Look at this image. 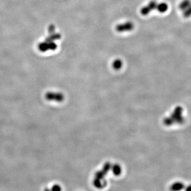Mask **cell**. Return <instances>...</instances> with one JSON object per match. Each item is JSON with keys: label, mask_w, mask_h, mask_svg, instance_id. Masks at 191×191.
<instances>
[{"label": "cell", "mask_w": 191, "mask_h": 191, "mask_svg": "<svg viewBox=\"0 0 191 191\" xmlns=\"http://www.w3.org/2000/svg\"><path fill=\"white\" fill-rule=\"evenodd\" d=\"M179 9L184 17H191V0H182L179 5Z\"/></svg>", "instance_id": "cell-1"}, {"label": "cell", "mask_w": 191, "mask_h": 191, "mask_svg": "<svg viewBox=\"0 0 191 191\" xmlns=\"http://www.w3.org/2000/svg\"><path fill=\"white\" fill-rule=\"evenodd\" d=\"M158 4V3L156 1H155V0L151 1L148 4L147 6L142 7L140 11L141 13L143 16H146V15L149 14L151 11L157 10Z\"/></svg>", "instance_id": "cell-2"}, {"label": "cell", "mask_w": 191, "mask_h": 191, "mask_svg": "<svg viewBox=\"0 0 191 191\" xmlns=\"http://www.w3.org/2000/svg\"><path fill=\"white\" fill-rule=\"evenodd\" d=\"M182 112L183 109L180 106H178L175 108L171 117L173 122H177L180 124L184 122V119L183 117L182 116Z\"/></svg>", "instance_id": "cell-3"}, {"label": "cell", "mask_w": 191, "mask_h": 191, "mask_svg": "<svg viewBox=\"0 0 191 191\" xmlns=\"http://www.w3.org/2000/svg\"><path fill=\"white\" fill-rule=\"evenodd\" d=\"M134 27L133 22L128 21L123 24H119L116 27L117 31L120 33L131 31Z\"/></svg>", "instance_id": "cell-4"}, {"label": "cell", "mask_w": 191, "mask_h": 191, "mask_svg": "<svg viewBox=\"0 0 191 191\" xmlns=\"http://www.w3.org/2000/svg\"><path fill=\"white\" fill-rule=\"evenodd\" d=\"M45 98L48 100H53L56 102H62L63 100V95L61 93H53L49 92L46 93Z\"/></svg>", "instance_id": "cell-5"}, {"label": "cell", "mask_w": 191, "mask_h": 191, "mask_svg": "<svg viewBox=\"0 0 191 191\" xmlns=\"http://www.w3.org/2000/svg\"><path fill=\"white\" fill-rule=\"evenodd\" d=\"M168 9V5L165 2H161V3H158L157 10L160 13H165L167 11Z\"/></svg>", "instance_id": "cell-6"}, {"label": "cell", "mask_w": 191, "mask_h": 191, "mask_svg": "<svg viewBox=\"0 0 191 191\" xmlns=\"http://www.w3.org/2000/svg\"><path fill=\"white\" fill-rule=\"evenodd\" d=\"M184 187V185L183 183L180 182H177L171 186V189L174 191H178V190L179 191V190L183 189Z\"/></svg>", "instance_id": "cell-7"}, {"label": "cell", "mask_w": 191, "mask_h": 191, "mask_svg": "<svg viewBox=\"0 0 191 191\" xmlns=\"http://www.w3.org/2000/svg\"><path fill=\"white\" fill-rule=\"evenodd\" d=\"M123 66V62L120 59H116L113 63V68L115 70L120 69Z\"/></svg>", "instance_id": "cell-8"}, {"label": "cell", "mask_w": 191, "mask_h": 191, "mask_svg": "<svg viewBox=\"0 0 191 191\" xmlns=\"http://www.w3.org/2000/svg\"><path fill=\"white\" fill-rule=\"evenodd\" d=\"M113 171L115 175H120L121 170L120 167L118 165L115 166L113 168Z\"/></svg>", "instance_id": "cell-9"}, {"label": "cell", "mask_w": 191, "mask_h": 191, "mask_svg": "<svg viewBox=\"0 0 191 191\" xmlns=\"http://www.w3.org/2000/svg\"><path fill=\"white\" fill-rule=\"evenodd\" d=\"M53 189H55V190H57V189H60V188L58 186L55 185L53 186Z\"/></svg>", "instance_id": "cell-10"}, {"label": "cell", "mask_w": 191, "mask_h": 191, "mask_svg": "<svg viewBox=\"0 0 191 191\" xmlns=\"http://www.w3.org/2000/svg\"><path fill=\"white\" fill-rule=\"evenodd\" d=\"M186 190H187V191H191V185L189 186L188 188H186Z\"/></svg>", "instance_id": "cell-11"}]
</instances>
